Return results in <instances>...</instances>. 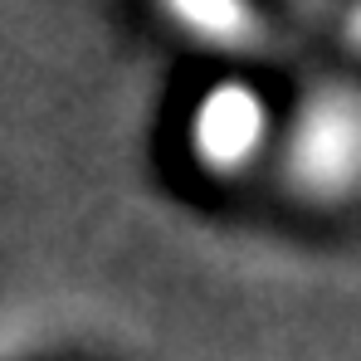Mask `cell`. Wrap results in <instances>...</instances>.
<instances>
[{"label":"cell","mask_w":361,"mask_h":361,"mask_svg":"<svg viewBox=\"0 0 361 361\" xmlns=\"http://www.w3.org/2000/svg\"><path fill=\"white\" fill-rule=\"evenodd\" d=\"M264 142V103L249 93V88H215L205 103H200V118H195V147H200V161H210L215 171H235L254 157V147Z\"/></svg>","instance_id":"1"},{"label":"cell","mask_w":361,"mask_h":361,"mask_svg":"<svg viewBox=\"0 0 361 361\" xmlns=\"http://www.w3.org/2000/svg\"><path fill=\"white\" fill-rule=\"evenodd\" d=\"M298 166L312 185H347L357 166V118L347 98L312 108L298 137Z\"/></svg>","instance_id":"2"},{"label":"cell","mask_w":361,"mask_h":361,"mask_svg":"<svg viewBox=\"0 0 361 361\" xmlns=\"http://www.w3.org/2000/svg\"><path fill=\"white\" fill-rule=\"evenodd\" d=\"M171 20L190 25L195 35H205L210 44H240V35L254 30V15L235 10V5H176Z\"/></svg>","instance_id":"3"}]
</instances>
